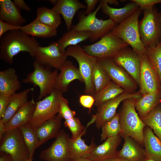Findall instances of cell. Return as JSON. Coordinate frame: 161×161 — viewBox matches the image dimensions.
I'll return each mask as SVG.
<instances>
[{
  "instance_id": "7bdbcfd3",
  "label": "cell",
  "mask_w": 161,
  "mask_h": 161,
  "mask_svg": "<svg viewBox=\"0 0 161 161\" xmlns=\"http://www.w3.org/2000/svg\"><path fill=\"white\" fill-rule=\"evenodd\" d=\"M11 96L0 95V119L4 116L10 102Z\"/></svg>"
},
{
  "instance_id": "6f0895ef",
  "label": "cell",
  "mask_w": 161,
  "mask_h": 161,
  "mask_svg": "<svg viewBox=\"0 0 161 161\" xmlns=\"http://www.w3.org/2000/svg\"><path fill=\"white\" fill-rule=\"evenodd\" d=\"M160 90H161V86L160 87ZM160 109L161 110V101L160 103Z\"/></svg>"
},
{
  "instance_id": "83f0119b",
  "label": "cell",
  "mask_w": 161,
  "mask_h": 161,
  "mask_svg": "<svg viewBox=\"0 0 161 161\" xmlns=\"http://www.w3.org/2000/svg\"><path fill=\"white\" fill-rule=\"evenodd\" d=\"M20 29L34 37H52L56 35L57 33L56 28L43 24L36 19L27 24L21 26Z\"/></svg>"
},
{
  "instance_id": "44dd1931",
  "label": "cell",
  "mask_w": 161,
  "mask_h": 161,
  "mask_svg": "<svg viewBox=\"0 0 161 161\" xmlns=\"http://www.w3.org/2000/svg\"><path fill=\"white\" fill-rule=\"evenodd\" d=\"M62 119L58 114L44 122L36 129L38 139L37 148L48 140L57 137L60 130Z\"/></svg>"
},
{
  "instance_id": "9a60e30c",
  "label": "cell",
  "mask_w": 161,
  "mask_h": 161,
  "mask_svg": "<svg viewBox=\"0 0 161 161\" xmlns=\"http://www.w3.org/2000/svg\"><path fill=\"white\" fill-rule=\"evenodd\" d=\"M118 66L123 68L139 86L141 61L140 55L132 48H124L111 58Z\"/></svg>"
},
{
  "instance_id": "7c38bea8",
  "label": "cell",
  "mask_w": 161,
  "mask_h": 161,
  "mask_svg": "<svg viewBox=\"0 0 161 161\" xmlns=\"http://www.w3.org/2000/svg\"><path fill=\"white\" fill-rule=\"evenodd\" d=\"M97 60L112 81L126 92H136L138 85L134 80L123 68L117 65L112 58H97Z\"/></svg>"
},
{
  "instance_id": "3957f363",
  "label": "cell",
  "mask_w": 161,
  "mask_h": 161,
  "mask_svg": "<svg viewBox=\"0 0 161 161\" xmlns=\"http://www.w3.org/2000/svg\"><path fill=\"white\" fill-rule=\"evenodd\" d=\"M143 10L140 7L132 14L116 25L110 32L125 42L140 55L146 54V48L140 37L139 17Z\"/></svg>"
},
{
  "instance_id": "f907efd6",
  "label": "cell",
  "mask_w": 161,
  "mask_h": 161,
  "mask_svg": "<svg viewBox=\"0 0 161 161\" xmlns=\"http://www.w3.org/2000/svg\"><path fill=\"white\" fill-rule=\"evenodd\" d=\"M103 161H129L126 159L119 157H115Z\"/></svg>"
},
{
  "instance_id": "8d00e7d4",
  "label": "cell",
  "mask_w": 161,
  "mask_h": 161,
  "mask_svg": "<svg viewBox=\"0 0 161 161\" xmlns=\"http://www.w3.org/2000/svg\"><path fill=\"white\" fill-rule=\"evenodd\" d=\"M101 140H105L108 138L120 135V127L119 116L117 113L111 119L106 122L101 127Z\"/></svg>"
},
{
  "instance_id": "816d5d0a",
  "label": "cell",
  "mask_w": 161,
  "mask_h": 161,
  "mask_svg": "<svg viewBox=\"0 0 161 161\" xmlns=\"http://www.w3.org/2000/svg\"><path fill=\"white\" fill-rule=\"evenodd\" d=\"M108 4H113L118 5L119 4L118 1L116 0H104Z\"/></svg>"
},
{
  "instance_id": "4316f807",
  "label": "cell",
  "mask_w": 161,
  "mask_h": 161,
  "mask_svg": "<svg viewBox=\"0 0 161 161\" xmlns=\"http://www.w3.org/2000/svg\"><path fill=\"white\" fill-rule=\"evenodd\" d=\"M161 101L160 89L135 99L134 106L140 118L143 117L160 105Z\"/></svg>"
},
{
  "instance_id": "484cf974",
  "label": "cell",
  "mask_w": 161,
  "mask_h": 161,
  "mask_svg": "<svg viewBox=\"0 0 161 161\" xmlns=\"http://www.w3.org/2000/svg\"><path fill=\"white\" fill-rule=\"evenodd\" d=\"M102 12L107 15L115 23L118 24L132 14L139 7L135 2L131 1L120 8H115L109 6L104 0H100Z\"/></svg>"
},
{
  "instance_id": "f5cc1de1",
  "label": "cell",
  "mask_w": 161,
  "mask_h": 161,
  "mask_svg": "<svg viewBox=\"0 0 161 161\" xmlns=\"http://www.w3.org/2000/svg\"><path fill=\"white\" fill-rule=\"evenodd\" d=\"M49 1L52 4L55 5L57 2L58 0H51Z\"/></svg>"
},
{
  "instance_id": "4dcf8cb0",
  "label": "cell",
  "mask_w": 161,
  "mask_h": 161,
  "mask_svg": "<svg viewBox=\"0 0 161 161\" xmlns=\"http://www.w3.org/2000/svg\"><path fill=\"white\" fill-rule=\"evenodd\" d=\"M83 135L75 139H70L69 145L71 159L80 157H87L96 146L93 138L91 144L89 145H86L82 139Z\"/></svg>"
},
{
  "instance_id": "5bb4252c",
  "label": "cell",
  "mask_w": 161,
  "mask_h": 161,
  "mask_svg": "<svg viewBox=\"0 0 161 161\" xmlns=\"http://www.w3.org/2000/svg\"><path fill=\"white\" fill-rule=\"evenodd\" d=\"M67 57L66 51L61 50L56 41L47 46H39L34 58L35 61L41 64L60 70L67 61Z\"/></svg>"
},
{
  "instance_id": "9f6ffc18",
  "label": "cell",
  "mask_w": 161,
  "mask_h": 161,
  "mask_svg": "<svg viewBox=\"0 0 161 161\" xmlns=\"http://www.w3.org/2000/svg\"><path fill=\"white\" fill-rule=\"evenodd\" d=\"M24 161H32L30 160V159H28L26 160H24Z\"/></svg>"
},
{
  "instance_id": "c3c4849f",
  "label": "cell",
  "mask_w": 161,
  "mask_h": 161,
  "mask_svg": "<svg viewBox=\"0 0 161 161\" xmlns=\"http://www.w3.org/2000/svg\"><path fill=\"white\" fill-rule=\"evenodd\" d=\"M6 131L5 124L0 120V140Z\"/></svg>"
},
{
  "instance_id": "ffe728a7",
  "label": "cell",
  "mask_w": 161,
  "mask_h": 161,
  "mask_svg": "<svg viewBox=\"0 0 161 161\" xmlns=\"http://www.w3.org/2000/svg\"><path fill=\"white\" fill-rule=\"evenodd\" d=\"M86 6L78 0H58L52 8L63 17L68 31L71 28L72 21L76 12Z\"/></svg>"
},
{
  "instance_id": "f6af8a7d",
  "label": "cell",
  "mask_w": 161,
  "mask_h": 161,
  "mask_svg": "<svg viewBox=\"0 0 161 161\" xmlns=\"http://www.w3.org/2000/svg\"><path fill=\"white\" fill-rule=\"evenodd\" d=\"M84 1L86 4V9L83 13L86 15L92 13L97 4L100 1L99 0H85Z\"/></svg>"
},
{
  "instance_id": "d6a6232c",
  "label": "cell",
  "mask_w": 161,
  "mask_h": 161,
  "mask_svg": "<svg viewBox=\"0 0 161 161\" xmlns=\"http://www.w3.org/2000/svg\"><path fill=\"white\" fill-rule=\"evenodd\" d=\"M35 19L48 26L57 28L61 23L60 15L52 8L42 6L38 8Z\"/></svg>"
},
{
  "instance_id": "30bf717a",
  "label": "cell",
  "mask_w": 161,
  "mask_h": 161,
  "mask_svg": "<svg viewBox=\"0 0 161 161\" xmlns=\"http://www.w3.org/2000/svg\"><path fill=\"white\" fill-rule=\"evenodd\" d=\"M129 45L110 32L95 43L84 45V50L98 59L112 58L122 49Z\"/></svg>"
},
{
  "instance_id": "8fae6325",
  "label": "cell",
  "mask_w": 161,
  "mask_h": 161,
  "mask_svg": "<svg viewBox=\"0 0 161 161\" xmlns=\"http://www.w3.org/2000/svg\"><path fill=\"white\" fill-rule=\"evenodd\" d=\"M143 95L139 91L131 93L125 92L115 97L106 101L97 107L96 114L92 117L88 123L89 126L95 123L96 128L100 129L106 122L112 118L116 114V110L120 103L128 98L138 99Z\"/></svg>"
},
{
  "instance_id": "4fadbf2b",
  "label": "cell",
  "mask_w": 161,
  "mask_h": 161,
  "mask_svg": "<svg viewBox=\"0 0 161 161\" xmlns=\"http://www.w3.org/2000/svg\"><path fill=\"white\" fill-rule=\"evenodd\" d=\"M55 138L49 146L41 151L39 158L45 161H70L69 134L62 129Z\"/></svg>"
},
{
  "instance_id": "836d02e7",
  "label": "cell",
  "mask_w": 161,
  "mask_h": 161,
  "mask_svg": "<svg viewBox=\"0 0 161 161\" xmlns=\"http://www.w3.org/2000/svg\"><path fill=\"white\" fill-rule=\"evenodd\" d=\"M23 136L30 154L29 159L32 161L35 149L37 148L38 139L36 130L31 127L28 123L18 128Z\"/></svg>"
},
{
  "instance_id": "d6986e66",
  "label": "cell",
  "mask_w": 161,
  "mask_h": 161,
  "mask_svg": "<svg viewBox=\"0 0 161 161\" xmlns=\"http://www.w3.org/2000/svg\"><path fill=\"white\" fill-rule=\"evenodd\" d=\"M33 97L5 124L6 131L18 129L28 123L33 115L36 106V102Z\"/></svg>"
},
{
  "instance_id": "db71d44e",
  "label": "cell",
  "mask_w": 161,
  "mask_h": 161,
  "mask_svg": "<svg viewBox=\"0 0 161 161\" xmlns=\"http://www.w3.org/2000/svg\"><path fill=\"white\" fill-rule=\"evenodd\" d=\"M142 161H161L155 160H153L149 159L147 158H145V159L142 160Z\"/></svg>"
},
{
  "instance_id": "7a4b0ae2",
  "label": "cell",
  "mask_w": 161,
  "mask_h": 161,
  "mask_svg": "<svg viewBox=\"0 0 161 161\" xmlns=\"http://www.w3.org/2000/svg\"><path fill=\"white\" fill-rule=\"evenodd\" d=\"M135 99L124 100L119 113L120 127V135L123 139L129 137L143 146V134L145 125L136 111Z\"/></svg>"
},
{
  "instance_id": "e575fe53",
  "label": "cell",
  "mask_w": 161,
  "mask_h": 161,
  "mask_svg": "<svg viewBox=\"0 0 161 161\" xmlns=\"http://www.w3.org/2000/svg\"><path fill=\"white\" fill-rule=\"evenodd\" d=\"M140 118L146 126L152 129L161 141V110L160 104L147 115Z\"/></svg>"
},
{
  "instance_id": "9c48e42d",
  "label": "cell",
  "mask_w": 161,
  "mask_h": 161,
  "mask_svg": "<svg viewBox=\"0 0 161 161\" xmlns=\"http://www.w3.org/2000/svg\"><path fill=\"white\" fill-rule=\"evenodd\" d=\"M0 140V151L10 154L13 161L29 159V150L19 129L6 131Z\"/></svg>"
},
{
  "instance_id": "8992f818",
  "label": "cell",
  "mask_w": 161,
  "mask_h": 161,
  "mask_svg": "<svg viewBox=\"0 0 161 161\" xmlns=\"http://www.w3.org/2000/svg\"><path fill=\"white\" fill-rule=\"evenodd\" d=\"M102 3L92 13L87 15L83 13L79 17L78 23L74 26L72 29L78 31L89 32L92 34L90 39L95 41L110 32L117 24L110 18L106 20L98 19L96 15L101 9Z\"/></svg>"
},
{
  "instance_id": "cb8c5ba5",
  "label": "cell",
  "mask_w": 161,
  "mask_h": 161,
  "mask_svg": "<svg viewBox=\"0 0 161 161\" xmlns=\"http://www.w3.org/2000/svg\"><path fill=\"white\" fill-rule=\"evenodd\" d=\"M143 141L146 157L161 161V141L152 129L147 126L143 131Z\"/></svg>"
},
{
  "instance_id": "ba28073f",
  "label": "cell",
  "mask_w": 161,
  "mask_h": 161,
  "mask_svg": "<svg viewBox=\"0 0 161 161\" xmlns=\"http://www.w3.org/2000/svg\"><path fill=\"white\" fill-rule=\"evenodd\" d=\"M63 94L55 89L49 95L36 102L33 115L28 123L36 130L44 122L55 117L60 109L59 98Z\"/></svg>"
},
{
  "instance_id": "6da1fadb",
  "label": "cell",
  "mask_w": 161,
  "mask_h": 161,
  "mask_svg": "<svg viewBox=\"0 0 161 161\" xmlns=\"http://www.w3.org/2000/svg\"><path fill=\"white\" fill-rule=\"evenodd\" d=\"M40 46L35 37L30 36L20 29L9 31L0 38V58L11 64L14 57L21 52H27L34 58Z\"/></svg>"
},
{
  "instance_id": "ac0fdd59",
  "label": "cell",
  "mask_w": 161,
  "mask_h": 161,
  "mask_svg": "<svg viewBox=\"0 0 161 161\" xmlns=\"http://www.w3.org/2000/svg\"><path fill=\"white\" fill-rule=\"evenodd\" d=\"M60 70L56 81L55 89L63 93L68 90L69 84L72 81L75 80L83 81L79 68L70 61H66Z\"/></svg>"
},
{
  "instance_id": "ee69618b",
  "label": "cell",
  "mask_w": 161,
  "mask_h": 161,
  "mask_svg": "<svg viewBox=\"0 0 161 161\" xmlns=\"http://www.w3.org/2000/svg\"><path fill=\"white\" fill-rule=\"evenodd\" d=\"M21 27L15 26L0 20V38L6 32L14 30L20 29Z\"/></svg>"
},
{
  "instance_id": "60d3db41",
  "label": "cell",
  "mask_w": 161,
  "mask_h": 161,
  "mask_svg": "<svg viewBox=\"0 0 161 161\" xmlns=\"http://www.w3.org/2000/svg\"><path fill=\"white\" fill-rule=\"evenodd\" d=\"M79 101L80 105L83 107L88 109L90 112L95 103V99L93 96L87 95H81Z\"/></svg>"
},
{
  "instance_id": "5b68a950",
  "label": "cell",
  "mask_w": 161,
  "mask_h": 161,
  "mask_svg": "<svg viewBox=\"0 0 161 161\" xmlns=\"http://www.w3.org/2000/svg\"><path fill=\"white\" fill-rule=\"evenodd\" d=\"M141 40L146 48L156 46L161 41L159 13L154 6L143 10V16L138 22Z\"/></svg>"
},
{
  "instance_id": "52a82bcc",
  "label": "cell",
  "mask_w": 161,
  "mask_h": 161,
  "mask_svg": "<svg viewBox=\"0 0 161 161\" xmlns=\"http://www.w3.org/2000/svg\"><path fill=\"white\" fill-rule=\"evenodd\" d=\"M66 53L67 56L74 58L78 63L79 69L85 84L84 94L94 97L95 93L92 75L97 58L88 54L78 45L68 47Z\"/></svg>"
},
{
  "instance_id": "74e56055",
  "label": "cell",
  "mask_w": 161,
  "mask_h": 161,
  "mask_svg": "<svg viewBox=\"0 0 161 161\" xmlns=\"http://www.w3.org/2000/svg\"><path fill=\"white\" fill-rule=\"evenodd\" d=\"M146 55L157 73L161 85V41L155 46L146 48Z\"/></svg>"
},
{
  "instance_id": "d4e9b609",
  "label": "cell",
  "mask_w": 161,
  "mask_h": 161,
  "mask_svg": "<svg viewBox=\"0 0 161 161\" xmlns=\"http://www.w3.org/2000/svg\"><path fill=\"white\" fill-rule=\"evenodd\" d=\"M0 20L18 26H21L26 21L20 10L10 0H0Z\"/></svg>"
},
{
  "instance_id": "b9f144b4",
  "label": "cell",
  "mask_w": 161,
  "mask_h": 161,
  "mask_svg": "<svg viewBox=\"0 0 161 161\" xmlns=\"http://www.w3.org/2000/svg\"><path fill=\"white\" fill-rule=\"evenodd\" d=\"M142 10L152 8L156 4L161 3V0H131Z\"/></svg>"
},
{
  "instance_id": "11a10c76",
  "label": "cell",
  "mask_w": 161,
  "mask_h": 161,
  "mask_svg": "<svg viewBox=\"0 0 161 161\" xmlns=\"http://www.w3.org/2000/svg\"><path fill=\"white\" fill-rule=\"evenodd\" d=\"M159 19L160 23V31H161V12L159 13Z\"/></svg>"
},
{
  "instance_id": "2e32d148",
  "label": "cell",
  "mask_w": 161,
  "mask_h": 161,
  "mask_svg": "<svg viewBox=\"0 0 161 161\" xmlns=\"http://www.w3.org/2000/svg\"><path fill=\"white\" fill-rule=\"evenodd\" d=\"M141 65L139 90L143 95L160 89L158 76L146 54L140 55Z\"/></svg>"
},
{
  "instance_id": "bcb514c9",
  "label": "cell",
  "mask_w": 161,
  "mask_h": 161,
  "mask_svg": "<svg viewBox=\"0 0 161 161\" xmlns=\"http://www.w3.org/2000/svg\"><path fill=\"white\" fill-rule=\"evenodd\" d=\"M13 1L20 10H23L27 11H30V8L23 0H14Z\"/></svg>"
},
{
  "instance_id": "277c9868",
  "label": "cell",
  "mask_w": 161,
  "mask_h": 161,
  "mask_svg": "<svg viewBox=\"0 0 161 161\" xmlns=\"http://www.w3.org/2000/svg\"><path fill=\"white\" fill-rule=\"evenodd\" d=\"M34 70L30 73L22 80L25 83H30L38 86L39 94L38 100L50 95L55 89L58 73V70L52 71L50 68L34 61Z\"/></svg>"
},
{
  "instance_id": "ab89813d",
  "label": "cell",
  "mask_w": 161,
  "mask_h": 161,
  "mask_svg": "<svg viewBox=\"0 0 161 161\" xmlns=\"http://www.w3.org/2000/svg\"><path fill=\"white\" fill-rule=\"evenodd\" d=\"M60 109L58 114L65 120L75 117L76 112L72 110L69 106L68 101L61 95L59 98Z\"/></svg>"
},
{
  "instance_id": "e0dca14e",
  "label": "cell",
  "mask_w": 161,
  "mask_h": 161,
  "mask_svg": "<svg viewBox=\"0 0 161 161\" xmlns=\"http://www.w3.org/2000/svg\"><path fill=\"white\" fill-rule=\"evenodd\" d=\"M121 142L120 135L108 138L96 147L87 157L92 161H103L117 157V148Z\"/></svg>"
},
{
  "instance_id": "d590c367",
  "label": "cell",
  "mask_w": 161,
  "mask_h": 161,
  "mask_svg": "<svg viewBox=\"0 0 161 161\" xmlns=\"http://www.w3.org/2000/svg\"><path fill=\"white\" fill-rule=\"evenodd\" d=\"M92 79L95 89V94L101 90L111 80L98 60L92 70Z\"/></svg>"
},
{
  "instance_id": "681fc988",
  "label": "cell",
  "mask_w": 161,
  "mask_h": 161,
  "mask_svg": "<svg viewBox=\"0 0 161 161\" xmlns=\"http://www.w3.org/2000/svg\"><path fill=\"white\" fill-rule=\"evenodd\" d=\"M70 161H92L88 157H80L72 159Z\"/></svg>"
},
{
  "instance_id": "f35d334b",
  "label": "cell",
  "mask_w": 161,
  "mask_h": 161,
  "mask_svg": "<svg viewBox=\"0 0 161 161\" xmlns=\"http://www.w3.org/2000/svg\"><path fill=\"white\" fill-rule=\"evenodd\" d=\"M64 124L68 128L72 134V139H75L85 133L86 128L81 124L80 119L78 117H74L65 120Z\"/></svg>"
},
{
  "instance_id": "f546056e",
  "label": "cell",
  "mask_w": 161,
  "mask_h": 161,
  "mask_svg": "<svg viewBox=\"0 0 161 161\" xmlns=\"http://www.w3.org/2000/svg\"><path fill=\"white\" fill-rule=\"evenodd\" d=\"M92 36V34L89 32L72 29L65 33L57 41L61 50L65 51L66 47L77 45L80 42L90 39Z\"/></svg>"
},
{
  "instance_id": "7dc6e473",
  "label": "cell",
  "mask_w": 161,
  "mask_h": 161,
  "mask_svg": "<svg viewBox=\"0 0 161 161\" xmlns=\"http://www.w3.org/2000/svg\"><path fill=\"white\" fill-rule=\"evenodd\" d=\"M0 161H13V159L10 154L0 152Z\"/></svg>"
},
{
  "instance_id": "1f68e13d",
  "label": "cell",
  "mask_w": 161,
  "mask_h": 161,
  "mask_svg": "<svg viewBox=\"0 0 161 161\" xmlns=\"http://www.w3.org/2000/svg\"><path fill=\"white\" fill-rule=\"evenodd\" d=\"M125 92L120 86L111 80L101 90L94 96V105L97 107Z\"/></svg>"
},
{
  "instance_id": "603a6c76",
  "label": "cell",
  "mask_w": 161,
  "mask_h": 161,
  "mask_svg": "<svg viewBox=\"0 0 161 161\" xmlns=\"http://www.w3.org/2000/svg\"><path fill=\"white\" fill-rule=\"evenodd\" d=\"M15 69L10 68L0 71V95H11L21 87Z\"/></svg>"
},
{
  "instance_id": "f1b7e54d",
  "label": "cell",
  "mask_w": 161,
  "mask_h": 161,
  "mask_svg": "<svg viewBox=\"0 0 161 161\" xmlns=\"http://www.w3.org/2000/svg\"><path fill=\"white\" fill-rule=\"evenodd\" d=\"M33 89L32 88H28L11 95L10 102L4 116L0 120L4 124L9 120L28 101L29 94Z\"/></svg>"
},
{
  "instance_id": "7402d4cb",
  "label": "cell",
  "mask_w": 161,
  "mask_h": 161,
  "mask_svg": "<svg viewBox=\"0 0 161 161\" xmlns=\"http://www.w3.org/2000/svg\"><path fill=\"white\" fill-rule=\"evenodd\" d=\"M122 149L118 151L117 157L129 161H142L146 157L144 148L134 139L127 137L124 138Z\"/></svg>"
}]
</instances>
